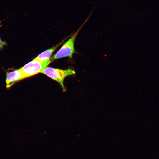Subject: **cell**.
Segmentation results:
<instances>
[{"instance_id":"cell-1","label":"cell","mask_w":159,"mask_h":159,"mask_svg":"<svg viewBox=\"0 0 159 159\" xmlns=\"http://www.w3.org/2000/svg\"><path fill=\"white\" fill-rule=\"evenodd\" d=\"M92 11H91L88 18L78 30L63 45L56 53L51 57L52 62L54 60L66 57H69L70 58L72 57V54L75 52L74 44L76 36L82 27L88 20Z\"/></svg>"},{"instance_id":"cell-2","label":"cell","mask_w":159,"mask_h":159,"mask_svg":"<svg viewBox=\"0 0 159 159\" xmlns=\"http://www.w3.org/2000/svg\"><path fill=\"white\" fill-rule=\"evenodd\" d=\"M42 73L59 83L64 90V81L65 78L69 76L74 74L75 72L71 69L62 70L46 67L41 72Z\"/></svg>"},{"instance_id":"cell-3","label":"cell","mask_w":159,"mask_h":159,"mask_svg":"<svg viewBox=\"0 0 159 159\" xmlns=\"http://www.w3.org/2000/svg\"><path fill=\"white\" fill-rule=\"evenodd\" d=\"M52 60L42 62L35 58L21 68L25 78L39 73L52 62Z\"/></svg>"},{"instance_id":"cell-4","label":"cell","mask_w":159,"mask_h":159,"mask_svg":"<svg viewBox=\"0 0 159 159\" xmlns=\"http://www.w3.org/2000/svg\"><path fill=\"white\" fill-rule=\"evenodd\" d=\"M25 79L21 68L7 73L6 87L8 88L17 82Z\"/></svg>"},{"instance_id":"cell-5","label":"cell","mask_w":159,"mask_h":159,"mask_svg":"<svg viewBox=\"0 0 159 159\" xmlns=\"http://www.w3.org/2000/svg\"><path fill=\"white\" fill-rule=\"evenodd\" d=\"M65 39H65L55 46L42 52L35 58L42 62L47 61L51 60L50 56L52 54L59 46L64 42Z\"/></svg>"},{"instance_id":"cell-6","label":"cell","mask_w":159,"mask_h":159,"mask_svg":"<svg viewBox=\"0 0 159 159\" xmlns=\"http://www.w3.org/2000/svg\"><path fill=\"white\" fill-rule=\"evenodd\" d=\"M6 45V43L5 42L1 40L0 38V49H2L4 46Z\"/></svg>"}]
</instances>
